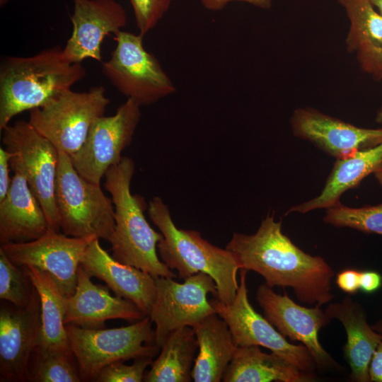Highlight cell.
<instances>
[{"label":"cell","mask_w":382,"mask_h":382,"mask_svg":"<svg viewBox=\"0 0 382 382\" xmlns=\"http://www.w3.org/2000/svg\"><path fill=\"white\" fill-rule=\"evenodd\" d=\"M375 8L382 15V0H369Z\"/></svg>","instance_id":"39"},{"label":"cell","mask_w":382,"mask_h":382,"mask_svg":"<svg viewBox=\"0 0 382 382\" xmlns=\"http://www.w3.org/2000/svg\"><path fill=\"white\" fill-rule=\"evenodd\" d=\"M382 166V143L336 160L323 189L317 197L291 207L286 214L328 209L340 202L341 195Z\"/></svg>","instance_id":"22"},{"label":"cell","mask_w":382,"mask_h":382,"mask_svg":"<svg viewBox=\"0 0 382 382\" xmlns=\"http://www.w3.org/2000/svg\"><path fill=\"white\" fill-rule=\"evenodd\" d=\"M290 123L294 136L336 159L382 143V128L359 127L312 108L295 110Z\"/></svg>","instance_id":"16"},{"label":"cell","mask_w":382,"mask_h":382,"mask_svg":"<svg viewBox=\"0 0 382 382\" xmlns=\"http://www.w3.org/2000/svg\"><path fill=\"white\" fill-rule=\"evenodd\" d=\"M135 164L131 158L121 161L105 173V187L115 209V228L109 239L112 257L137 267L154 278H175L176 274L159 259L156 248L163 238L148 223L144 212L148 208L144 199L131 192Z\"/></svg>","instance_id":"3"},{"label":"cell","mask_w":382,"mask_h":382,"mask_svg":"<svg viewBox=\"0 0 382 382\" xmlns=\"http://www.w3.org/2000/svg\"><path fill=\"white\" fill-rule=\"evenodd\" d=\"M306 373L274 352H263L259 346H238L226 368L224 382H309Z\"/></svg>","instance_id":"24"},{"label":"cell","mask_w":382,"mask_h":382,"mask_svg":"<svg viewBox=\"0 0 382 382\" xmlns=\"http://www.w3.org/2000/svg\"><path fill=\"white\" fill-rule=\"evenodd\" d=\"M382 286L381 274L373 270L361 271L359 290L366 294H372Z\"/></svg>","instance_id":"37"},{"label":"cell","mask_w":382,"mask_h":382,"mask_svg":"<svg viewBox=\"0 0 382 382\" xmlns=\"http://www.w3.org/2000/svg\"><path fill=\"white\" fill-rule=\"evenodd\" d=\"M257 301L265 318L284 337L301 342L308 348L317 367L328 369L337 364L319 342L320 329L331 321L320 306H301L286 294H277L265 283L257 288Z\"/></svg>","instance_id":"15"},{"label":"cell","mask_w":382,"mask_h":382,"mask_svg":"<svg viewBox=\"0 0 382 382\" xmlns=\"http://www.w3.org/2000/svg\"><path fill=\"white\" fill-rule=\"evenodd\" d=\"M323 221L337 227H349L382 235V202L374 206L349 207L340 202L326 210Z\"/></svg>","instance_id":"29"},{"label":"cell","mask_w":382,"mask_h":382,"mask_svg":"<svg viewBox=\"0 0 382 382\" xmlns=\"http://www.w3.org/2000/svg\"><path fill=\"white\" fill-rule=\"evenodd\" d=\"M240 270L260 274L271 288L290 287L301 302L323 306L335 298L334 270L320 256L297 247L282 231V220L268 214L252 235L233 233L226 246Z\"/></svg>","instance_id":"1"},{"label":"cell","mask_w":382,"mask_h":382,"mask_svg":"<svg viewBox=\"0 0 382 382\" xmlns=\"http://www.w3.org/2000/svg\"><path fill=\"white\" fill-rule=\"evenodd\" d=\"M1 133L5 149L11 154V169L26 180L45 213L49 231L59 232L55 198L59 150L28 121L18 120Z\"/></svg>","instance_id":"9"},{"label":"cell","mask_w":382,"mask_h":382,"mask_svg":"<svg viewBox=\"0 0 382 382\" xmlns=\"http://www.w3.org/2000/svg\"><path fill=\"white\" fill-rule=\"evenodd\" d=\"M72 1L73 30L63 48L64 54L71 63H81L86 59L100 62L104 38L125 27L126 11L116 0Z\"/></svg>","instance_id":"17"},{"label":"cell","mask_w":382,"mask_h":382,"mask_svg":"<svg viewBox=\"0 0 382 382\" xmlns=\"http://www.w3.org/2000/svg\"><path fill=\"white\" fill-rule=\"evenodd\" d=\"M30 279L40 300L42 332L37 348L74 357L69 347L64 323L68 298L45 271L33 266L21 267Z\"/></svg>","instance_id":"25"},{"label":"cell","mask_w":382,"mask_h":382,"mask_svg":"<svg viewBox=\"0 0 382 382\" xmlns=\"http://www.w3.org/2000/svg\"><path fill=\"white\" fill-rule=\"evenodd\" d=\"M74 357L60 352H45L36 348L30 358L28 381L79 382Z\"/></svg>","instance_id":"28"},{"label":"cell","mask_w":382,"mask_h":382,"mask_svg":"<svg viewBox=\"0 0 382 382\" xmlns=\"http://www.w3.org/2000/svg\"><path fill=\"white\" fill-rule=\"evenodd\" d=\"M374 175L382 187V166L374 173Z\"/></svg>","instance_id":"40"},{"label":"cell","mask_w":382,"mask_h":382,"mask_svg":"<svg viewBox=\"0 0 382 382\" xmlns=\"http://www.w3.org/2000/svg\"><path fill=\"white\" fill-rule=\"evenodd\" d=\"M33 288L24 270L14 265L0 248V299L23 307L30 302Z\"/></svg>","instance_id":"30"},{"label":"cell","mask_w":382,"mask_h":382,"mask_svg":"<svg viewBox=\"0 0 382 382\" xmlns=\"http://www.w3.org/2000/svg\"><path fill=\"white\" fill-rule=\"evenodd\" d=\"M369 374L370 381L382 382V337L371 359Z\"/></svg>","instance_id":"38"},{"label":"cell","mask_w":382,"mask_h":382,"mask_svg":"<svg viewBox=\"0 0 382 382\" xmlns=\"http://www.w3.org/2000/svg\"><path fill=\"white\" fill-rule=\"evenodd\" d=\"M247 270L241 269L236 296L226 304L217 298L210 300L216 313L227 323L237 346H261L270 349L301 370L310 374L317 367L308 348L288 342L274 325L250 303L246 285Z\"/></svg>","instance_id":"11"},{"label":"cell","mask_w":382,"mask_h":382,"mask_svg":"<svg viewBox=\"0 0 382 382\" xmlns=\"http://www.w3.org/2000/svg\"><path fill=\"white\" fill-rule=\"evenodd\" d=\"M49 231L45 213L25 178L15 173L10 189L0 201V243H22Z\"/></svg>","instance_id":"20"},{"label":"cell","mask_w":382,"mask_h":382,"mask_svg":"<svg viewBox=\"0 0 382 382\" xmlns=\"http://www.w3.org/2000/svg\"><path fill=\"white\" fill-rule=\"evenodd\" d=\"M8 1H9V0H0V6H5Z\"/></svg>","instance_id":"43"},{"label":"cell","mask_w":382,"mask_h":382,"mask_svg":"<svg viewBox=\"0 0 382 382\" xmlns=\"http://www.w3.org/2000/svg\"><path fill=\"white\" fill-rule=\"evenodd\" d=\"M376 121L378 123H382V108L378 110L376 115Z\"/></svg>","instance_id":"42"},{"label":"cell","mask_w":382,"mask_h":382,"mask_svg":"<svg viewBox=\"0 0 382 382\" xmlns=\"http://www.w3.org/2000/svg\"><path fill=\"white\" fill-rule=\"evenodd\" d=\"M139 33L144 36L154 28L173 0H129Z\"/></svg>","instance_id":"32"},{"label":"cell","mask_w":382,"mask_h":382,"mask_svg":"<svg viewBox=\"0 0 382 382\" xmlns=\"http://www.w3.org/2000/svg\"><path fill=\"white\" fill-rule=\"evenodd\" d=\"M110 103L103 86L78 92L66 90L30 110L28 122L69 157L81 149L94 122Z\"/></svg>","instance_id":"7"},{"label":"cell","mask_w":382,"mask_h":382,"mask_svg":"<svg viewBox=\"0 0 382 382\" xmlns=\"http://www.w3.org/2000/svg\"><path fill=\"white\" fill-rule=\"evenodd\" d=\"M152 324L145 316L129 325L109 329L65 325L81 381H94L105 366L117 361L155 357L161 347L155 343Z\"/></svg>","instance_id":"5"},{"label":"cell","mask_w":382,"mask_h":382,"mask_svg":"<svg viewBox=\"0 0 382 382\" xmlns=\"http://www.w3.org/2000/svg\"><path fill=\"white\" fill-rule=\"evenodd\" d=\"M199 352L192 371L195 382H220L236 350L230 329L216 313L192 327Z\"/></svg>","instance_id":"23"},{"label":"cell","mask_w":382,"mask_h":382,"mask_svg":"<svg viewBox=\"0 0 382 382\" xmlns=\"http://www.w3.org/2000/svg\"><path fill=\"white\" fill-rule=\"evenodd\" d=\"M80 265L74 294L68 299L64 325L84 328H104L110 319L139 320L146 316L132 301L112 296L107 286L95 284Z\"/></svg>","instance_id":"18"},{"label":"cell","mask_w":382,"mask_h":382,"mask_svg":"<svg viewBox=\"0 0 382 382\" xmlns=\"http://www.w3.org/2000/svg\"><path fill=\"white\" fill-rule=\"evenodd\" d=\"M153 358L144 357L134 359L131 365L117 361L105 366L97 375V382H141L144 381L145 370L151 365Z\"/></svg>","instance_id":"31"},{"label":"cell","mask_w":382,"mask_h":382,"mask_svg":"<svg viewBox=\"0 0 382 382\" xmlns=\"http://www.w3.org/2000/svg\"><path fill=\"white\" fill-rule=\"evenodd\" d=\"M325 311L330 320H340L346 330L347 340L343 350L351 369L352 380L369 382L370 361L382 335L369 325L362 306L349 296L330 303Z\"/></svg>","instance_id":"21"},{"label":"cell","mask_w":382,"mask_h":382,"mask_svg":"<svg viewBox=\"0 0 382 382\" xmlns=\"http://www.w3.org/2000/svg\"><path fill=\"white\" fill-rule=\"evenodd\" d=\"M55 198L60 229L64 234L109 241L115 228L112 199L104 194L100 185L83 178L62 151L59 154Z\"/></svg>","instance_id":"6"},{"label":"cell","mask_w":382,"mask_h":382,"mask_svg":"<svg viewBox=\"0 0 382 382\" xmlns=\"http://www.w3.org/2000/svg\"><path fill=\"white\" fill-rule=\"evenodd\" d=\"M11 154L5 148L0 147V201L7 195L11 184L9 176Z\"/></svg>","instance_id":"35"},{"label":"cell","mask_w":382,"mask_h":382,"mask_svg":"<svg viewBox=\"0 0 382 382\" xmlns=\"http://www.w3.org/2000/svg\"><path fill=\"white\" fill-rule=\"evenodd\" d=\"M148 214L163 235L157 245L161 261L176 270L180 279L199 272L209 274L216 283V298L226 304L232 303L239 286L237 272L240 270L233 254L210 243L197 231L178 228L159 197L149 202Z\"/></svg>","instance_id":"4"},{"label":"cell","mask_w":382,"mask_h":382,"mask_svg":"<svg viewBox=\"0 0 382 382\" xmlns=\"http://www.w3.org/2000/svg\"><path fill=\"white\" fill-rule=\"evenodd\" d=\"M155 284L156 296L149 316L155 324V343L159 347L171 332L184 326L193 327L216 313L207 295L211 293L217 297V288L206 273L193 274L183 283L158 277Z\"/></svg>","instance_id":"10"},{"label":"cell","mask_w":382,"mask_h":382,"mask_svg":"<svg viewBox=\"0 0 382 382\" xmlns=\"http://www.w3.org/2000/svg\"><path fill=\"white\" fill-rule=\"evenodd\" d=\"M349 21L345 40L356 53L382 48V15L369 0H337Z\"/></svg>","instance_id":"27"},{"label":"cell","mask_w":382,"mask_h":382,"mask_svg":"<svg viewBox=\"0 0 382 382\" xmlns=\"http://www.w3.org/2000/svg\"><path fill=\"white\" fill-rule=\"evenodd\" d=\"M86 74L56 45L30 57L7 56L0 65V132L17 115L42 106Z\"/></svg>","instance_id":"2"},{"label":"cell","mask_w":382,"mask_h":382,"mask_svg":"<svg viewBox=\"0 0 382 382\" xmlns=\"http://www.w3.org/2000/svg\"><path fill=\"white\" fill-rule=\"evenodd\" d=\"M372 328L374 330L382 335V320L377 321Z\"/></svg>","instance_id":"41"},{"label":"cell","mask_w":382,"mask_h":382,"mask_svg":"<svg viewBox=\"0 0 382 382\" xmlns=\"http://www.w3.org/2000/svg\"><path fill=\"white\" fill-rule=\"evenodd\" d=\"M144 36L120 30L110 58L102 64V72L127 99L139 106L152 105L175 91L172 80L157 58L144 46Z\"/></svg>","instance_id":"8"},{"label":"cell","mask_w":382,"mask_h":382,"mask_svg":"<svg viewBox=\"0 0 382 382\" xmlns=\"http://www.w3.org/2000/svg\"><path fill=\"white\" fill-rule=\"evenodd\" d=\"M95 236L76 238L48 231L26 243L1 245V249L18 267L33 266L47 272L66 298L77 284L78 269L83 254Z\"/></svg>","instance_id":"13"},{"label":"cell","mask_w":382,"mask_h":382,"mask_svg":"<svg viewBox=\"0 0 382 382\" xmlns=\"http://www.w3.org/2000/svg\"><path fill=\"white\" fill-rule=\"evenodd\" d=\"M361 69L377 79L382 78V48L357 53Z\"/></svg>","instance_id":"33"},{"label":"cell","mask_w":382,"mask_h":382,"mask_svg":"<svg viewBox=\"0 0 382 382\" xmlns=\"http://www.w3.org/2000/svg\"><path fill=\"white\" fill-rule=\"evenodd\" d=\"M198 343L192 327L171 332L144 378L146 382H190Z\"/></svg>","instance_id":"26"},{"label":"cell","mask_w":382,"mask_h":382,"mask_svg":"<svg viewBox=\"0 0 382 382\" xmlns=\"http://www.w3.org/2000/svg\"><path fill=\"white\" fill-rule=\"evenodd\" d=\"M140 107L127 99L114 115H103L94 122L81 149L70 157L83 178L100 185L106 171L121 161L140 121Z\"/></svg>","instance_id":"12"},{"label":"cell","mask_w":382,"mask_h":382,"mask_svg":"<svg viewBox=\"0 0 382 382\" xmlns=\"http://www.w3.org/2000/svg\"><path fill=\"white\" fill-rule=\"evenodd\" d=\"M39 294L33 288L28 304L16 306L4 301L0 306V381L25 382L29 364L41 339Z\"/></svg>","instance_id":"14"},{"label":"cell","mask_w":382,"mask_h":382,"mask_svg":"<svg viewBox=\"0 0 382 382\" xmlns=\"http://www.w3.org/2000/svg\"><path fill=\"white\" fill-rule=\"evenodd\" d=\"M204 8L209 11H217L224 9L229 3L241 1L248 3L262 9H269L272 0H199Z\"/></svg>","instance_id":"36"},{"label":"cell","mask_w":382,"mask_h":382,"mask_svg":"<svg viewBox=\"0 0 382 382\" xmlns=\"http://www.w3.org/2000/svg\"><path fill=\"white\" fill-rule=\"evenodd\" d=\"M360 274L357 270H343L337 274L335 282L342 291L353 295L359 290Z\"/></svg>","instance_id":"34"},{"label":"cell","mask_w":382,"mask_h":382,"mask_svg":"<svg viewBox=\"0 0 382 382\" xmlns=\"http://www.w3.org/2000/svg\"><path fill=\"white\" fill-rule=\"evenodd\" d=\"M80 266L92 277L105 282L116 296L134 303L149 316L156 296L155 278L114 259L95 238L86 250Z\"/></svg>","instance_id":"19"}]
</instances>
